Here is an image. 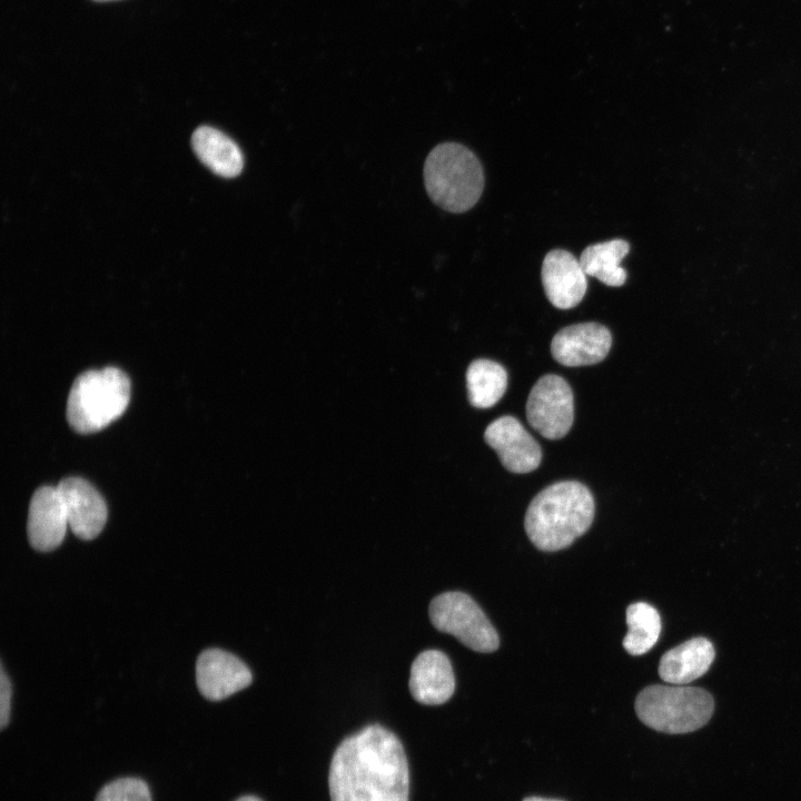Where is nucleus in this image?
Instances as JSON below:
<instances>
[{
  "mask_svg": "<svg viewBox=\"0 0 801 801\" xmlns=\"http://www.w3.org/2000/svg\"><path fill=\"white\" fill-rule=\"evenodd\" d=\"M68 526L65 504L57 486L39 487L29 504L27 533L31 546L41 552L55 550L65 538Z\"/></svg>",
  "mask_w": 801,
  "mask_h": 801,
  "instance_id": "nucleus-13",
  "label": "nucleus"
},
{
  "mask_svg": "<svg viewBox=\"0 0 801 801\" xmlns=\"http://www.w3.org/2000/svg\"><path fill=\"white\" fill-rule=\"evenodd\" d=\"M196 680L202 696L220 701L247 688L251 683V672L234 654L209 649L197 660Z\"/></svg>",
  "mask_w": 801,
  "mask_h": 801,
  "instance_id": "nucleus-10",
  "label": "nucleus"
},
{
  "mask_svg": "<svg viewBox=\"0 0 801 801\" xmlns=\"http://www.w3.org/2000/svg\"><path fill=\"white\" fill-rule=\"evenodd\" d=\"M714 656L710 640L702 636L690 639L663 654L659 675L666 683L685 685L705 674Z\"/></svg>",
  "mask_w": 801,
  "mask_h": 801,
  "instance_id": "nucleus-15",
  "label": "nucleus"
},
{
  "mask_svg": "<svg viewBox=\"0 0 801 801\" xmlns=\"http://www.w3.org/2000/svg\"><path fill=\"white\" fill-rule=\"evenodd\" d=\"M330 801H408L409 769L399 739L379 724L345 738L328 772Z\"/></svg>",
  "mask_w": 801,
  "mask_h": 801,
  "instance_id": "nucleus-1",
  "label": "nucleus"
},
{
  "mask_svg": "<svg viewBox=\"0 0 801 801\" xmlns=\"http://www.w3.org/2000/svg\"><path fill=\"white\" fill-rule=\"evenodd\" d=\"M612 335L599 323H580L558 330L551 342L553 358L564 366L576 367L602 362L610 352Z\"/></svg>",
  "mask_w": 801,
  "mask_h": 801,
  "instance_id": "nucleus-9",
  "label": "nucleus"
},
{
  "mask_svg": "<svg viewBox=\"0 0 801 801\" xmlns=\"http://www.w3.org/2000/svg\"><path fill=\"white\" fill-rule=\"evenodd\" d=\"M93 1L105 2V1H113V0H93Z\"/></svg>",
  "mask_w": 801,
  "mask_h": 801,
  "instance_id": "nucleus-24",
  "label": "nucleus"
},
{
  "mask_svg": "<svg viewBox=\"0 0 801 801\" xmlns=\"http://www.w3.org/2000/svg\"><path fill=\"white\" fill-rule=\"evenodd\" d=\"M634 708L646 726L668 734H683L696 731L709 722L714 701L701 688L653 684L637 694Z\"/></svg>",
  "mask_w": 801,
  "mask_h": 801,
  "instance_id": "nucleus-5",
  "label": "nucleus"
},
{
  "mask_svg": "<svg viewBox=\"0 0 801 801\" xmlns=\"http://www.w3.org/2000/svg\"><path fill=\"white\" fill-rule=\"evenodd\" d=\"M0 671V728L3 730L9 723L12 691L10 680L4 672L2 664Z\"/></svg>",
  "mask_w": 801,
  "mask_h": 801,
  "instance_id": "nucleus-21",
  "label": "nucleus"
},
{
  "mask_svg": "<svg viewBox=\"0 0 801 801\" xmlns=\"http://www.w3.org/2000/svg\"><path fill=\"white\" fill-rule=\"evenodd\" d=\"M424 182L432 201L449 212L475 206L484 189V171L477 156L457 142H443L428 154Z\"/></svg>",
  "mask_w": 801,
  "mask_h": 801,
  "instance_id": "nucleus-3",
  "label": "nucleus"
},
{
  "mask_svg": "<svg viewBox=\"0 0 801 801\" xmlns=\"http://www.w3.org/2000/svg\"><path fill=\"white\" fill-rule=\"evenodd\" d=\"M469 403L476 408H490L504 395L507 387L505 368L491 359L472 362L466 372Z\"/></svg>",
  "mask_w": 801,
  "mask_h": 801,
  "instance_id": "nucleus-18",
  "label": "nucleus"
},
{
  "mask_svg": "<svg viewBox=\"0 0 801 801\" xmlns=\"http://www.w3.org/2000/svg\"><path fill=\"white\" fill-rule=\"evenodd\" d=\"M586 276L580 260L564 249L548 251L542 264L545 295L560 309L573 308L582 301L587 289Z\"/></svg>",
  "mask_w": 801,
  "mask_h": 801,
  "instance_id": "nucleus-11",
  "label": "nucleus"
},
{
  "mask_svg": "<svg viewBox=\"0 0 801 801\" xmlns=\"http://www.w3.org/2000/svg\"><path fill=\"white\" fill-rule=\"evenodd\" d=\"M627 633L623 646L631 655L649 652L657 642L661 633V617L657 610L645 603H632L626 609Z\"/></svg>",
  "mask_w": 801,
  "mask_h": 801,
  "instance_id": "nucleus-19",
  "label": "nucleus"
},
{
  "mask_svg": "<svg viewBox=\"0 0 801 801\" xmlns=\"http://www.w3.org/2000/svg\"><path fill=\"white\" fill-rule=\"evenodd\" d=\"M408 686L418 703L438 705L448 701L455 690V678L447 655L439 650L419 653L412 664Z\"/></svg>",
  "mask_w": 801,
  "mask_h": 801,
  "instance_id": "nucleus-14",
  "label": "nucleus"
},
{
  "mask_svg": "<svg viewBox=\"0 0 801 801\" xmlns=\"http://www.w3.org/2000/svg\"><path fill=\"white\" fill-rule=\"evenodd\" d=\"M526 417L545 438L564 437L574 419L573 393L567 382L554 374L542 376L528 394Z\"/></svg>",
  "mask_w": 801,
  "mask_h": 801,
  "instance_id": "nucleus-7",
  "label": "nucleus"
},
{
  "mask_svg": "<svg viewBox=\"0 0 801 801\" xmlns=\"http://www.w3.org/2000/svg\"><path fill=\"white\" fill-rule=\"evenodd\" d=\"M594 514V498L584 484L557 482L531 501L524 528L535 547L554 552L570 546L582 536L590 528Z\"/></svg>",
  "mask_w": 801,
  "mask_h": 801,
  "instance_id": "nucleus-2",
  "label": "nucleus"
},
{
  "mask_svg": "<svg viewBox=\"0 0 801 801\" xmlns=\"http://www.w3.org/2000/svg\"><path fill=\"white\" fill-rule=\"evenodd\" d=\"M523 801H563V800L548 799V798H542V797H528V798H525Z\"/></svg>",
  "mask_w": 801,
  "mask_h": 801,
  "instance_id": "nucleus-22",
  "label": "nucleus"
},
{
  "mask_svg": "<svg viewBox=\"0 0 801 801\" xmlns=\"http://www.w3.org/2000/svg\"><path fill=\"white\" fill-rule=\"evenodd\" d=\"M191 146L199 160L216 175L233 178L241 172L243 152L237 144L221 131L201 126L192 134Z\"/></svg>",
  "mask_w": 801,
  "mask_h": 801,
  "instance_id": "nucleus-16",
  "label": "nucleus"
},
{
  "mask_svg": "<svg viewBox=\"0 0 801 801\" xmlns=\"http://www.w3.org/2000/svg\"><path fill=\"white\" fill-rule=\"evenodd\" d=\"M96 801H151L146 782L136 778H122L106 784Z\"/></svg>",
  "mask_w": 801,
  "mask_h": 801,
  "instance_id": "nucleus-20",
  "label": "nucleus"
},
{
  "mask_svg": "<svg viewBox=\"0 0 801 801\" xmlns=\"http://www.w3.org/2000/svg\"><path fill=\"white\" fill-rule=\"evenodd\" d=\"M130 380L116 367L87 370L73 382L67 402V419L78 433L105 428L126 411Z\"/></svg>",
  "mask_w": 801,
  "mask_h": 801,
  "instance_id": "nucleus-4",
  "label": "nucleus"
},
{
  "mask_svg": "<svg viewBox=\"0 0 801 801\" xmlns=\"http://www.w3.org/2000/svg\"><path fill=\"white\" fill-rule=\"evenodd\" d=\"M629 251L630 244L616 238L587 246L578 260L587 276L599 279L606 286L620 287L627 276L621 261Z\"/></svg>",
  "mask_w": 801,
  "mask_h": 801,
  "instance_id": "nucleus-17",
  "label": "nucleus"
},
{
  "mask_svg": "<svg viewBox=\"0 0 801 801\" xmlns=\"http://www.w3.org/2000/svg\"><path fill=\"white\" fill-rule=\"evenodd\" d=\"M428 613L435 629L455 636L473 651L490 653L500 645L495 627L466 593L454 591L437 595Z\"/></svg>",
  "mask_w": 801,
  "mask_h": 801,
  "instance_id": "nucleus-6",
  "label": "nucleus"
},
{
  "mask_svg": "<svg viewBox=\"0 0 801 801\" xmlns=\"http://www.w3.org/2000/svg\"><path fill=\"white\" fill-rule=\"evenodd\" d=\"M235 801H261V800L254 795H244V797L238 798Z\"/></svg>",
  "mask_w": 801,
  "mask_h": 801,
  "instance_id": "nucleus-23",
  "label": "nucleus"
},
{
  "mask_svg": "<svg viewBox=\"0 0 801 801\" xmlns=\"http://www.w3.org/2000/svg\"><path fill=\"white\" fill-rule=\"evenodd\" d=\"M57 488L72 533L81 540L98 536L107 521V506L100 493L80 477H67Z\"/></svg>",
  "mask_w": 801,
  "mask_h": 801,
  "instance_id": "nucleus-12",
  "label": "nucleus"
},
{
  "mask_svg": "<svg viewBox=\"0 0 801 801\" xmlns=\"http://www.w3.org/2000/svg\"><path fill=\"white\" fill-rule=\"evenodd\" d=\"M484 439L512 473H530L538 467L542 449L535 438L513 416H501L485 429Z\"/></svg>",
  "mask_w": 801,
  "mask_h": 801,
  "instance_id": "nucleus-8",
  "label": "nucleus"
}]
</instances>
